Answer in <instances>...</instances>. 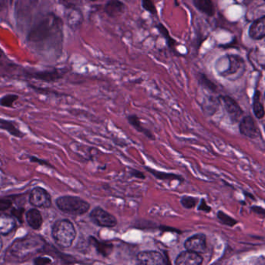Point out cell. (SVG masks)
Returning <instances> with one entry per match:
<instances>
[{"label":"cell","mask_w":265,"mask_h":265,"mask_svg":"<svg viewBox=\"0 0 265 265\" xmlns=\"http://www.w3.org/2000/svg\"><path fill=\"white\" fill-rule=\"evenodd\" d=\"M127 120H128V123L132 126L133 128H136L138 131H140V132L143 133L145 136H147L149 140H155V137L153 133L151 132L147 128L143 127V124L140 122V118H138L137 115H128V116L127 117Z\"/></svg>","instance_id":"23"},{"label":"cell","mask_w":265,"mask_h":265,"mask_svg":"<svg viewBox=\"0 0 265 265\" xmlns=\"http://www.w3.org/2000/svg\"><path fill=\"white\" fill-rule=\"evenodd\" d=\"M25 219L27 225L34 230H39L43 225L42 214L39 209H30L25 212Z\"/></svg>","instance_id":"17"},{"label":"cell","mask_w":265,"mask_h":265,"mask_svg":"<svg viewBox=\"0 0 265 265\" xmlns=\"http://www.w3.org/2000/svg\"><path fill=\"white\" fill-rule=\"evenodd\" d=\"M67 23L73 29H77L83 23V15L78 8L70 9L67 14Z\"/></svg>","instance_id":"22"},{"label":"cell","mask_w":265,"mask_h":265,"mask_svg":"<svg viewBox=\"0 0 265 265\" xmlns=\"http://www.w3.org/2000/svg\"><path fill=\"white\" fill-rule=\"evenodd\" d=\"M30 162H37V163H39L42 166L48 167L49 168H52V169H55V167L52 166V164L49 163L48 161L45 160V159H39V158L35 157V156H30Z\"/></svg>","instance_id":"36"},{"label":"cell","mask_w":265,"mask_h":265,"mask_svg":"<svg viewBox=\"0 0 265 265\" xmlns=\"http://www.w3.org/2000/svg\"><path fill=\"white\" fill-rule=\"evenodd\" d=\"M216 69L220 77L228 80H237L246 71V63L240 55H227L218 59Z\"/></svg>","instance_id":"3"},{"label":"cell","mask_w":265,"mask_h":265,"mask_svg":"<svg viewBox=\"0 0 265 265\" xmlns=\"http://www.w3.org/2000/svg\"><path fill=\"white\" fill-rule=\"evenodd\" d=\"M4 51H3L2 48H0V58H2V57H4Z\"/></svg>","instance_id":"42"},{"label":"cell","mask_w":265,"mask_h":265,"mask_svg":"<svg viewBox=\"0 0 265 265\" xmlns=\"http://www.w3.org/2000/svg\"><path fill=\"white\" fill-rule=\"evenodd\" d=\"M3 247H4V241H3L2 237L0 235V251L2 250Z\"/></svg>","instance_id":"41"},{"label":"cell","mask_w":265,"mask_h":265,"mask_svg":"<svg viewBox=\"0 0 265 265\" xmlns=\"http://www.w3.org/2000/svg\"><path fill=\"white\" fill-rule=\"evenodd\" d=\"M137 260L141 264L164 265L168 263L166 258L157 250H144L138 254Z\"/></svg>","instance_id":"10"},{"label":"cell","mask_w":265,"mask_h":265,"mask_svg":"<svg viewBox=\"0 0 265 265\" xmlns=\"http://www.w3.org/2000/svg\"><path fill=\"white\" fill-rule=\"evenodd\" d=\"M61 4L67 8H78L82 4L81 0H61Z\"/></svg>","instance_id":"34"},{"label":"cell","mask_w":265,"mask_h":265,"mask_svg":"<svg viewBox=\"0 0 265 265\" xmlns=\"http://www.w3.org/2000/svg\"><path fill=\"white\" fill-rule=\"evenodd\" d=\"M52 237L59 248L69 249L76 240L77 229L69 219H58L52 225Z\"/></svg>","instance_id":"4"},{"label":"cell","mask_w":265,"mask_h":265,"mask_svg":"<svg viewBox=\"0 0 265 265\" xmlns=\"http://www.w3.org/2000/svg\"><path fill=\"white\" fill-rule=\"evenodd\" d=\"M145 169L150 173L151 174H153L155 178H157L159 180H162V181H166V180H171V181H184V178L181 176L175 174H170V173H163L162 171H157L156 170L152 169L150 168H147L146 167Z\"/></svg>","instance_id":"24"},{"label":"cell","mask_w":265,"mask_h":265,"mask_svg":"<svg viewBox=\"0 0 265 265\" xmlns=\"http://www.w3.org/2000/svg\"><path fill=\"white\" fill-rule=\"evenodd\" d=\"M220 99L222 100L224 108L229 115L231 121L233 123H237L241 121V118L244 115V111L235 100L229 96H221Z\"/></svg>","instance_id":"12"},{"label":"cell","mask_w":265,"mask_h":265,"mask_svg":"<svg viewBox=\"0 0 265 265\" xmlns=\"http://www.w3.org/2000/svg\"><path fill=\"white\" fill-rule=\"evenodd\" d=\"M17 226V220L10 214L0 212V235L7 236L11 234Z\"/></svg>","instance_id":"15"},{"label":"cell","mask_w":265,"mask_h":265,"mask_svg":"<svg viewBox=\"0 0 265 265\" xmlns=\"http://www.w3.org/2000/svg\"><path fill=\"white\" fill-rule=\"evenodd\" d=\"M0 129L5 130L14 137L23 138L25 136L24 133L17 128L15 122L10 120L0 118Z\"/></svg>","instance_id":"21"},{"label":"cell","mask_w":265,"mask_h":265,"mask_svg":"<svg viewBox=\"0 0 265 265\" xmlns=\"http://www.w3.org/2000/svg\"><path fill=\"white\" fill-rule=\"evenodd\" d=\"M197 210L206 212V213H209V212H210L211 211H212V208L206 203V199L203 198L201 200L200 203H199Z\"/></svg>","instance_id":"37"},{"label":"cell","mask_w":265,"mask_h":265,"mask_svg":"<svg viewBox=\"0 0 265 265\" xmlns=\"http://www.w3.org/2000/svg\"><path fill=\"white\" fill-rule=\"evenodd\" d=\"M29 203L39 209H49L52 205V196L46 189L36 187L30 191Z\"/></svg>","instance_id":"8"},{"label":"cell","mask_w":265,"mask_h":265,"mask_svg":"<svg viewBox=\"0 0 265 265\" xmlns=\"http://www.w3.org/2000/svg\"><path fill=\"white\" fill-rule=\"evenodd\" d=\"M19 99V96L17 94L5 95L0 98V106L4 108H14V104Z\"/></svg>","instance_id":"29"},{"label":"cell","mask_w":265,"mask_h":265,"mask_svg":"<svg viewBox=\"0 0 265 265\" xmlns=\"http://www.w3.org/2000/svg\"><path fill=\"white\" fill-rule=\"evenodd\" d=\"M193 4L201 13L208 17H213L216 13V9L212 0H193Z\"/></svg>","instance_id":"20"},{"label":"cell","mask_w":265,"mask_h":265,"mask_svg":"<svg viewBox=\"0 0 265 265\" xmlns=\"http://www.w3.org/2000/svg\"><path fill=\"white\" fill-rule=\"evenodd\" d=\"M46 241L41 236L27 234L18 238L10 246L6 255L12 257L17 261L28 260L32 256L43 253Z\"/></svg>","instance_id":"2"},{"label":"cell","mask_w":265,"mask_h":265,"mask_svg":"<svg viewBox=\"0 0 265 265\" xmlns=\"http://www.w3.org/2000/svg\"><path fill=\"white\" fill-rule=\"evenodd\" d=\"M52 263V258L45 256H39V257L34 258L33 263L36 265H46Z\"/></svg>","instance_id":"35"},{"label":"cell","mask_w":265,"mask_h":265,"mask_svg":"<svg viewBox=\"0 0 265 265\" xmlns=\"http://www.w3.org/2000/svg\"><path fill=\"white\" fill-rule=\"evenodd\" d=\"M125 5L120 0H108L105 7V11L109 17H116L124 14Z\"/></svg>","instance_id":"19"},{"label":"cell","mask_w":265,"mask_h":265,"mask_svg":"<svg viewBox=\"0 0 265 265\" xmlns=\"http://www.w3.org/2000/svg\"><path fill=\"white\" fill-rule=\"evenodd\" d=\"M198 83H200L201 86H203L205 89H207L209 91H217V86H216L212 80H209V79L206 77V75L199 74Z\"/></svg>","instance_id":"27"},{"label":"cell","mask_w":265,"mask_h":265,"mask_svg":"<svg viewBox=\"0 0 265 265\" xmlns=\"http://www.w3.org/2000/svg\"><path fill=\"white\" fill-rule=\"evenodd\" d=\"M65 69H55L52 70H45V71L35 72L27 74V77L46 83H53L61 80L64 75L67 73Z\"/></svg>","instance_id":"11"},{"label":"cell","mask_w":265,"mask_h":265,"mask_svg":"<svg viewBox=\"0 0 265 265\" xmlns=\"http://www.w3.org/2000/svg\"><path fill=\"white\" fill-rule=\"evenodd\" d=\"M249 36L253 40H262L265 37V17L254 20L249 28Z\"/></svg>","instance_id":"18"},{"label":"cell","mask_w":265,"mask_h":265,"mask_svg":"<svg viewBox=\"0 0 265 265\" xmlns=\"http://www.w3.org/2000/svg\"><path fill=\"white\" fill-rule=\"evenodd\" d=\"M239 131L243 136L250 138V139H256L260 136V131L257 128V124L254 118L250 115L244 117L240 121Z\"/></svg>","instance_id":"13"},{"label":"cell","mask_w":265,"mask_h":265,"mask_svg":"<svg viewBox=\"0 0 265 265\" xmlns=\"http://www.w3.org/2000/svg\"><path fill=\"white\" fill-rule=\"evenodd\" d=\"M89 244L94 247L98 254L103 257H108L114 250V245L108 241H99L96 237L90 236L88 239Z\"/></svg>","instance_id":"16"},{"label":"cell","mask_w":265,"mask_h":265,"mask_svg":"<svg viewBox=\"0 0 265 265\" xmlns=\"http://www.w3.org/2000/svg\"><path fill=\"white\" fill-rule=\"evenodd\" d=\"M251 209L253 212H255L259 216H262L263 217L264 216L265 212L263 208L260 207V206H253V207H251Z\"/></svg>","instance_id":"40"},{"label":"cell","mask_w":265,"mask_h":265,"mask_svg":"<svg viewBox=\"0 0 265 265\" xmlns=\"http://www.w3.org/2000/svg\"><path fill=\"white\" fill-rule=\"evenodd\" d=\"M142 7L152 15H156L157 13L153 0H142Z\"/></svg>","instance_id":"32"},{"label":"cell","mask_w":265,"mask_h":265,"mask_svg":"<svg viewBox=\"0 0 265 265\" xmlns=\"http://www.w3.org/2000/svg\"><path fill=\"white\" fill-rule=\"evenodd\" d=\"M253 110H254V115L258 119H262L264 116V108L260 102V90H256L253 97Z\"/></svg>","instance_id":"25"},{"label":"cell","mask_w":265,"mask_h":265,"mask_svg":"<svg viewBox=\"0 0 265 265\" xmlns=\"http://www.w3.org/2000/svg\"><path fill=\"white\" fill-rule=\"evenodd\" d=\"M90 219L95 225L103 228H113L116 226L118 223L116 218L112 214L109 213L100 206L95 207L90 212Z\"/></svg>","instance_id":"7"},{"label":"cell","mask_w":265,"mask_h":265,"mask_svg":"<svg viewBox=\"0 0 265 265\" xmlns=\"http://www.w3.org/2000/svg\"><path fill=\"white\" fill-rule=\"evenodd\" d=\"M130 174H131L132 177H135V178H139V179H143L144 180L146 178V176H145L144 174L140 172V171H137V170H131L130 171Z\"/></svg>","instance_id":"39"},{"label":"cell","mask_w":265,"mask_h":265,"mask_svg":"<svg viewBox=\"0 0 265 265\" xmlns=\"http://www.w3.org/2000/svg\"><path fill=\"white\" fill-rule=\"evenodd\" d=\"M39 3V0H15L14 13L16 21L20 28L29 26Z\"/></svg>","instance_id":"6"},{"label":"cell","mask_w":265,"mask_h":265,"mask_svg":"<svg viewBox=\"0 0 265 265\" xmlns=\"http://www.w3.org/2000/svg\"><path fill=\"white\" fill-rule=\"evenodd\" d=\"M13 201L8 197L0 198V212H5L13 207Z\"/></svg>","instance_id":"33"},{"label":"cell","mask_w":265,"mask_h":265,"mask_svg":"<svg viewBox=\"0 0 265 265\" xmlns=\"http://www.w3.org/2000/svg\"><path fill=\"white\" fill-rule=\"evenodd\" d=\"M217 218L222 225H227V226H234V225H237L239 222L237 219L231 217L230 216L227 215L226 213L222 212V211H219V212H218Z\"/></svg>","instance_id":"28"},{"label":"cell","mask_w":265,"mask_h":265,"mask_svg":"<svg viewBox=\"0 0 265 265\" xmlns=\"http://www.w3.org/2000/svg\"><path fill=\"white\" fill-rule=\"evenodd\" d=\"M55 205L61 212L73 216H83L90 209V203L78 196H60L55 200Z\"/></svg>","instance_id":"5"},{"label":"cell","mask_w":265,"mask_h":265,"mask_svg":"<svg viewBox=\"0 0 265 265\" xmlns=\"http://www.w3.org/2000/svg\"><path fill=\"white\" fill-rule=\"evenodd\" d=\"M203 256L195 252L186 250L181 252L175 260L177 265H200L203 263Z\"/></svg>","instance_id":"14"},{"label":"cell","mask_w":265,"mask_h":265,"mask_svg":"<svg viewBox=\"0 0 265 265\" xmlns=\"http://www.w3.org/2000/svg\"><path fill=\"white\" fill-rule=\"evenodd\" d=\"M62 39V21L54 14H48L37 21L27 34V40L33 45H42Z\"/></svg>","instance_id":"1"},{"label":"cell","mask_w":265,"mask_h":265,"mask_svg":"<svg viewBox=\"0 0 265 265\" xmlns=\"http://www.w3.org/2000/svg\"><path fill=\"white\" fill-rule=\"evenodd\" d=\"M14 0H0V12L7 10L12 4H13Z\"/></svg>","instance_id":"38"},{"label":"cell","mask_w":265,"mask_h":265,"mask_svg":"<svg viewBox=\"0 0 265 265\" xmlns=\"http://www.w3.org/2000/svg\"><path fill=\"white\" fill-rule=\"evenodd\" d=\"M156 29H157L158 31L160 33V35L163 37L164 39L166 40L168 46L172 50L173 52H175L176 46L178 45H177V42H176L173 38H171L169 31H168L167 27H165L162 23H158V24L156 25Z\"/></svg>","instance_id":"26"},{"label":"cell","mask_w":265,"mask_h":265,"mask_svg":"<svg viewBox=\"0 0 265 265\" xmlns=\"http://www.w3.org/2000/svg\"><path fill=\"white\" fill-rule=\"evenodd\" d=\"M197 197L193 196H183L181 198V204L184 209H191L197 206Z\"/></svg>","instance_id":"30"},{"label":"cell","mask_w":265,"mask_h":265,"mask_svg":"<svg viewBox=\"0 0 265 265\" xmlns=\"http://www.w3.org/2000/svg\"><path fill=\"white\" fill-rule=\"evenodd\" d=\"M25 209L23 207L13 208L11 209V215L15 218L17 222L20 224L23 222V218L25 216Z\"/></svg>","instance_id":"31"},{"label":"cell","mask_w":265,"mask_h":265,"mask_svg":"<svg viewBox=\"0 0 265 265\" xmlns=\"http://www.w3.org/2000/svg\"><path fill=\"white\" fill-rule=\"evenodd\" d=\"M91 2H95V1H97V0H90Z\"/></svg>","instance_id":"43"},{"label":"cell","mask_w":265,"mask_h":265,"mask_svg":"<svg viewBox=\"0 0 265 265\" xmlns=\"http://www.w3.org/2000/svg\"><path fill=\"white\" fill-rule=\"evenodd\" d=\"M184 246L187 250L199 254H204L207 250V238L203 234H194L186 240Z\"/></svg>","instance_id":"9"}]
</instances>
